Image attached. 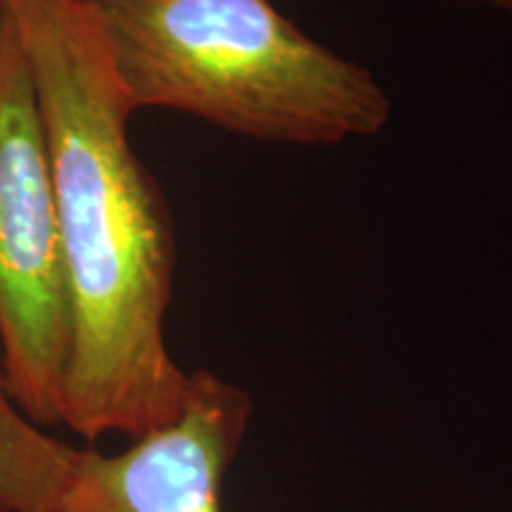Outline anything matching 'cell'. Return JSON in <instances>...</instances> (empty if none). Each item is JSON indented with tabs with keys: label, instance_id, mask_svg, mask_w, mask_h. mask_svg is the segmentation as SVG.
Returning a JSON list of instances; mask_svg holds the SVG:
<instances>
[{
	"label": "cell",
	"instance_id": "obj_1",
	"mask_svg": "<svg viewBox=\"0 0 512 512\" xmlns=\"http://www.w3.org/2000/svg\"><path fill=\"white\" fill-rule=\"evenodd\" d=\"M53 174L72 309L62 425L138 439L178 418L190 373L166 344L176 245L131 138L133 102L93 0H10Z\"/></svg>",
	"mask_w": 512,
	"mask_h": 512
},
{
	"label": "cell",
	"instance_id": "obj_2",
	"mask_svg": "<svg viewBox=\"0 0 512 512\" xmlns=\"http://www.w3.org/2000/svg\"><path fill=\"white\" fill-rule=\"evenodd\" d=\"M133 107L192 114L264 143L330 147L384 131L368 67L304 34L273 0H93Z\"/></svg>",
	"mask_w": 512,
	"mask_h": 512
},
{
	"label": "cell",
	"instance_id": "obj_3",
	"mask_svg": "<svg viewBox=\"0 0 512 512\" xmlns=\"http://www.w3.org/2000/svg\"><path fill=\"white\" fill-rule=\"evenodd\" d=\"M10 5V3H8ZM72 309L36 83L0 17V361L24 413L62 425Z\"/></svg>",
	"mask_w": 512,
	"mask_h": 512
},
{
	"label": "cell",
	"instance_id": "obj_4",
	"mask_svg": "<svg viewBox=\"0 0 512 512\" xmlns=\"http://www.w3.org/2000/svg\"><path fill=\"white\" fill-rule=\"evenodd\" d=\"M252 420V396L230 380L190 373L169 425L117 453L76 448L46 512H223V479Z\"/></svg>",
	"mask_w": 512,
	"mask_h": 512
},
{
	"label": "cell",
	"instance_id": "obj_5",
	"mask_svg": "<svg viewBox=\"0 0 512 512\" xmlns=\"http://www.w3.org/2000/svg\"><path fill=\"white\" fill-rule=\"evenodd\" d=\"M74 453L19 408L0 361V512H46Z\"/></svg>",
	"mask_w": 512,
	"mask_h": 512
},
{
	"label": "cell",
	"instance_id": "obj_6",
	"mask_svg": "<svg viewBox=\"0 0 512 512\" xmlns=\"http://www.w3.org/2000/svg\"><path fill=\"white\" fill-rule=\"evenodd\" d=\"M470 3L486 5V8H491V10H496V12H503V15L512 17V0H470Z\"/></svg>",
	"mask_w": 512,
	"mask_h": 512
},
{
	"label": "cell",
	"instance_id": "obj_7",
	"mask_svg": "<svg viewBox=\"0 0 512 512\" xmlns=\"http://www.w3.org/2000/svg\"><path fill=\"white\" fill-rule=\"evenodd\" d=\"M8 3H10V0H0V17H3V12H5V8H8Z\"/></svg>",
	"mask_w": 512,
	"mask_h": 512
}]
</instances>
